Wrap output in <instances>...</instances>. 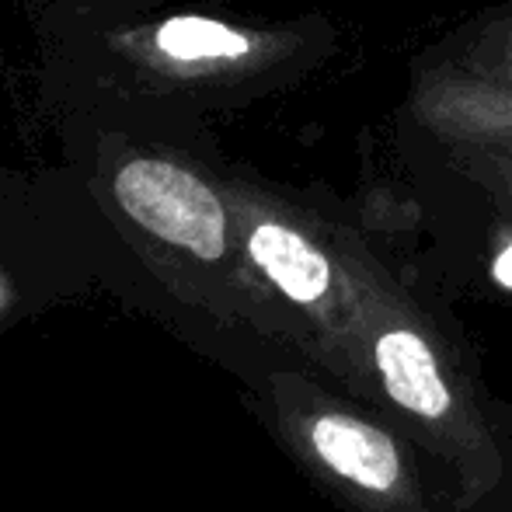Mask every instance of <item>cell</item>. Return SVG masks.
I'll return each instance as SVG.
<instances>
[{
	"instance_id": "6da1fadb",
	"label": "cell",
	"mask_w": 512,
	"mask_h": 512,
	"mask_svg": "<svg viewBox=\"0 0 512 512\" xmlns=\"http://www.w3.org/2000/svg\"><path fill=\"white\" fill-rule=\"evenodd\" d=\"M272 408L279 436L338 509L471 512L453 474L425 446L324 373L290 370Z\"/></svg>"
},
{
	"instance_id": "7a4b0ae2",
	"label": "cell",
	"mask_w": 512,
	"mask_h": 512,
	"mask_svg": "<svg viewBox=\"0 0 512 512\" xmlns=\"http://www.w3.org/2000/svg\"><path fill=\"white\" fill-rule=\"evenodd\" d=\"M408 108L450 154V168L502 213H512V91L422 56L411 77Z\"/></svg>"
},
{
	"instance_id": "3957f363",
	"label": "cell",
	"mask_w": 512,
	"mask_h": 512,
	"mask_svg": "<svg viewBox=\"0 0 512 512\" xmlns=\"http://www.w3.org/2000/svg\"><path fill=\"white\" fill-rule=\"evenodd\" d=\"M119 206L161 241L189 251L199 262H220L230 248V223L220 196L192 171L168 161H129L115 175Z\"/></svg>"
},
{
	"instance_id": "277c9868",
	"label": "cell",
	"mask_w": 512,
	"mask_h": 512,
	"mask_svg": "<svg viewBox=\"0 0 512 512\" xmlns=\"http://www.w3.org/2000/svg\"><path fill=\"white\" fill-rule=\"evenodd\" d=\"M432 56L512 91V4L492 7L467 21Z\"/></svg>"
},
{
	"instance_id": "5b68a950",
	"label": "cell",
	"mask_w": 512,
	"mask_h": 512,
	"mask_svg": "<svg viewBox=\"0 0 512 512\" xmlns=\"http://www.w3.org/2000/svg\"><path fill=\"white\" fill-rule=\"evenodd\" d=\"M154 39L161 53H168L171 60H182V63L244 60V56H251V49H255L251 35H244L241 28H230L213 18H196V14L168 18L157 28Z\"/></svg>"
},
{
	"instance_id": "8992f818",
	"label": "cell",
	"mask_w": 512,
	"mask_h": 512,
	"mask_svg": "<svg viewBox=\"0 0 512 512\" xmlns=\"http://www.w3.org/2000/svg\"><path fill=\"white\" fill-rule=\"evenodd\" d=\"M481 512H512V474H509V481H506V488H502L499 495H495L492 502H488Z\"/></svg>"
}]
</instances>
